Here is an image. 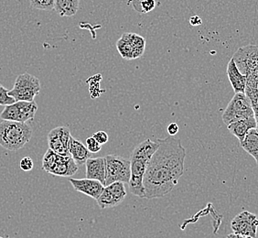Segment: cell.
Masks as SVG:
<instances>
[{"label":"cell","mask_w":258,"mask_h":238,"mask_svg":"<svg viewBox=\"0 0 258 238\" xmlns=\"http://www.w3.org/2000/svg\"><path fill=\"white\" fill-rule=\"evenodd\" d=\"M159 149L150 159L144 177L145 198H161L169 194L183 175L186 149L180 139L169 136L157 140Z\"/></svg>","instance_id":"cell-1"},{"label":"cell","mask_w":258,"mask_h":238,"mask_svg":"<svg viewBox=\"0 0 258 238\" xmlns=\"http://www.w3.org/2000/svg\"><path fill=\"white\" fill-rule=\"evenodd\" d=\"M240 72L246 75L245 94L249 97L254 112L258 129V46L240 48L233 56Z\"/></svg>","instance_id":"cell-2"},{"label":"cell","mask_w":258,"mask_h":238,"mask_svg":"<svg viewBox=\"0 0 258 238\" xmlns=\"http://www.w3.org/2000/svg\"><path fill=\"white\" fill-rule=\"evenodd\" d=\"M158 149L159 143L148 139L138 145L131 154V176L128 186L130 193L135 196L145 198V173L150 159Z\"/></svg>","instance_id":"cell-3"},{"label":"cell","mask_w":258,"mask_h":238,"mask_svg":"<svg viewBox=\"0 0 258 238\" xmlns=\"http://www.w3.org/2000/svg\"><path fill=\"white\" fill-rule=\"evenodd\" d=\"M32 133L27 123L3 120L0 122V146L10 151L20 150L30 141Z\"/></svg>","instance_id":"cell-4"},{"label":"cell","mask_w":258,"mask_h":238,"mask_svg":"<svg viewBox=\"0 0 258 238\" xmlns=\"http://www.w3.org/2000/svg\"><path fill=\"white\" fill-rule=\"evenodd\" d=\"M42 169L46 172L59 177H72L79 169L71 156H60L48 149L42 159Z\"/></svg>","instance_id":"cell-5"},{"label":"cell","mask_w":258,"mask_h":238,"mask_svg":"<svg viewBox=\"0 0 258 238\" xmlns=\"http://www.w3.org/2000/svg\"><path fill=\"white\" fill-rule=\"evenodd\" d=\"M105 159V186L114 183L129 184L131 169L130 160L119 155H107Z\"/></svg>","instance_id":"cell-6"},{"label":"cell","mask_w":258,"mask_h":238,"mask_svg":"<svg viewBox=\"0 0 258 238\" xmlns=\"http://www.w3.org/2000/svg\"><path fill=\"white\" fill-rule=\"evenodd\" d=\"M254 117L253 106L245 94H235L223 114V121L226 126L239 120Z\"/></svg>","instance_id":"cell-7"},{"label":"cell","mask_w":258,"mask_h":238,"mask_svg":"<svg viewBox=\"0 0 258 238\" xmlns=\"http://www.w3.org/2000/svg\"><path fill=\"white\" fill-rule=\"evenodd\" d=\"M40 82L34 75L23 74L17 77L15 85L9 92L11 97L17 101L32 102L34 98L40 94Z\"/></svg>","instance_id":"cell-8"},{"label":"cell","mask_w":258,"mask_h":238,"mask_svg":"<svg viewBox=\"0 0 258 238\" xmlns=\"http://www.w3.org/2000/svg\"><path fill=\"white\" fill-rule=\"evenodd\" d=\"M37 110L38 104L35 101H17L14 104L5 106V108L0 114V118L7 121L26 123L29 120L34 119Z\"/></svg>","instance_id":"cell-9"},{"label":"cell","mask_w":258,"mask_h":238,"mask_svg":"<svg viewBox=\"0 0 258 238\" xmlns=\"http://www.w3.org/2000/svg\"><path fill=\"white\" fill-rule=\"evenodd\" d=\"M231 227L234 233H238L247 237L256 238L257 217L255 214L248 211H243L232 220Z\"/></svg>","instance_id":"cell-10"},{"label":"cell","mask_w":258,"mask_h":238,"mask_svg":"<svg viewBox=\"0 0 258 238\" xmlns=\"http://www.w3.org/2000/svg\"><path fill=\"white\" fill-rule=\"evenodd\" d=\"M126 196V191L123 183H114L105 186L99 198L96 200L101 209L113 208L121 204Z\"/></svg>","instance_id":"cell-11"},{"label":"cell","mask_w":258,"mask_h":238,"mask_svg":"<svg viewBox=\"0 0 258 238\" xmlns=\"http://www.w3.org/2000/svg\"><path fill=\"white\" fill-rule=\"evenodd\" d=\"M71 132L68 128L58 127L50 130L48 134L49 148L60 156H70L69 141Z\"/></svg>","instance_id":"cell-12"},{"label":"cell","mask_w":258,"mask_h":238,"mask_svg":"<svg viewBox=\"0 0 258 238\" xmlns=\"http://www.w3.org/2000/svg\"><path fill=\"white\" fill-rule=\"evenodd\" d=\"M70 183L73 185L75 191L85 194L91 198L97 200L104 191V185L96 180L92 178H70Z\"/></svg>","instance_id":"cell-13"},{"label":"cell","mask_w":258,"mask_h":238,"mask_svg":"<svg viewBox=\"0 0 258 238\" xmlns=\"http://www.w3.org/2000/svg\"><path fill=\"white\" fill-rule=\"evenodd\" d=\"M227 75L235 94H241V93L245 94V88H246V83H247L246 75H243L240 72L233 58L230 60L227 65Z\"/></svg>","instance_id":"cell-14"},{"label":"cell","mask_w":258,"mask_h":238,"mask_svg":"<svg viewBox=\"0 0 258 238\" xmlns=\"http://www.w3.org/2000/svg\"><path fill=\"white\" fill-rule=\"evenodd\" d=\"M86 178L96 180L105 187V159L104 157L90 158L86 163Z\"/></svg>","instance_id":"cell-15"},{"label":"cell","mask_w":258,"mask_h":238,"mask_svg":"<svg viewBox=\"0 0 258 238\" xmlns=\"http://www.w3.org/2000/svg\"><path fill=\"white\" fill-rule=\"evenodd\" d=\"M69 154L78 166L86 163L87 159L91 158V152L81 140H77L71 136L69 141Z\"/></svg>","instance_id":"cell-16"},{"label":"cell","mask_w":258,"mask_h":238,"mask_svg":"<svg viewBox=\"0 0 258 238\" xmlns=\"http://www.w3.org/2000/svg\"><path fill=\"white\" fill-rule=\"evenodd\" d=\"M227 129L230 133L237 138L240 143H242L251 129H257V123L255 117L243 119L228 125Z\"/></svg>","instance_id":"cell-17"},{"label":"cell","mask_w":258,"mask_h":238,"mask_svg":"<svg viewBox=\"0 0 258 238\" xmlns=\"http://www.w3.org/2000/svg\"><path fill=\"white\" fill-rule=\"evenodd\" d=\"M80 0H55L54 10L61 17H73L79 10Z\"/></svg>","instance_id":"cell-18"},{"label":"cell","mask_w":258,"mask_h":238,"mask_svg":"<svg viewBox=\"0 0 258 238\" xmlns=\"http://www.w3.org/2000/svg\"><path fill=\"white\" fill-rule=\"evenodd\" d=\"M240 144L247 153L253 156L258 165V129H251L243 142Z\"/></svg>","instance_id":"cell-19"},{"label":"cell","mask_w":258,"mask_h":238,"mask_svg":"<svg viewBox=\"0 0 258 238\" xmlns=\"http://www.w3.org/2000/svg\"><path fill=\"white\" fill-rule=\"evenodd\" d=\"M121 39L129 42L134 49V59L141 57L145 51L146 47V40L140 35L135 33H124L122 35Z\"/></svg>","instance_id":"cell-20"},{"label":"cell","mask_w":258,"mask_h":238,"mask_svg":"<svg viewBox=\"0 0 258 238\" xmlns=\"http://www.w3.org/2000/svg\"><path fill=\"white\" fill-rule=\"evenodd\" d=\"M132 6L137 12L145 14L154 10L157 2L156 0H132Z\"/></svg>","instance_id":"cell-21"},{"label":"cell","mask_w":258,"mask_h":238,"mask_svg":"<svg viewBox=\"0 0 258 238\" xmlns=\"http://www.w3.org/2000/svg\"><path fill=\"white\" fill-rule=\"evenodd\" d=\"M116 48L119 51L120 55L125 60H134V49L131 44L120 38L116 42Z\"/></svg>","instance_id":"cell-22"},{"label":"cell","mask_w":258,"mask_h":238,"mask_svg":"<svg viewBox=\"0 0 258 238\" xmlns=\"http://www.w3.org/2000/svg\"><path fill=\"white\" fill-rule=\"evenodd\" d=\"M30 6L36 10L50 11L54 10L55 0H30Z\"/></svg>","instance_id":"cell-23"},{"label":"cell","mask_w":258,"mask_h":238,"mask_svg":"<svg viewBox=\"0 0 258 238\" xmlns=\"http://www.w3.org/2000/svg\"><path fill=\"white\" fill-rule=\"evenodd\" d=\"M10 90L5 88L0 84V105H10L16 103V100L9 94Z\"/></svg>","instance_id":"cell-24"},{"label":"cell","mask_w":258,"mask_h":238,"mask_svg":"<svg viewBox=\"0 0 258 238\" xmlns=\"http://www.w3.org/2000/svg\"><path fill=\"white\" fill-rule=\"evenodd\" d=\"M85 146L87 149L89 150L91 153H98L101 149H102V145H100L95 139L94 137H90L88 139H86L85 141Z\"/></svg>","instance_id":"cell-25"},{"label":"cell","mask_w":258,"mask_h":238,"mask_svg":"<svg viewBox=\"0 0 258 238\" xmlns=\"http://www.w3.org/2000/svg\"><path fill=\"white\" fill-rule=\"evenodd\" d=\"M20 167L24 171H30L34 167L33 160L30 157H25L20 160Z\"/></svg>","instance_id":"cell-26"},{"label":"cell","mask_w":258,"mask_h":238,"mask_svg":"<svg viewBox=\"0 0 258 238\" xmlns=\"http://www.w3.org/2000/svg\"><path fill=\"white\" fill-rule=\"evenodd\" d=\"M93 137H94V139L99 143L100 145H104L105 143H107V141H108V135L106 132H104V131H98V132H96L95 134L93 135Z\"/></svg>","instance_id":"cell-27"},{"label":"cell","mask_w":258,"mask_h":238,"mask_svg":"<svg viewBox=\"0 0 258 238\" xmlns=\"http://www.w3.org/2000/svg\"><path fill=\"white\" fill-rule=\"evenodd\" d=\"M179 128L178 124H176V123H170V124L169 125V127H168V129H167V131H168L169 136L174 137L175 135L179 132Z\"/></svg>","instance_id":"cell-28"},{"label":"cell","mask_w":258,"mask_h":238,"mask_svg":"<svg viewBox=\"0 0 258 238\" xmlns=\"http://www.w3.org/2000/svg\"><path fill=\"white\" fill-rule=\"evenodd\" d=\"M189 23H190V25L194 26V27H197V26L202 24V20L200 19V17H198V16H194V17H191L189 19Z\"/></svg>","instance_id":"cell-29"},{"label":"cell","mask_w":258,"mask_h":238,"mask_svg":"<svg viewBox=\"0 0 258 238\" xmlns=\"http://www.w3.org/2000/svg\"><path fill=\"white\" fill-rule=\"evenodd\" d=\"M227 238H250L247 237V236H243V235H241V234H238V233H230L227 235Z\"/></svg>","instance_id":"cell-30"},{"label":"cell","mask_w":258,"mask_h":238,"mask_svg":"<svg viewBox=\"0 0 258 238\" xmlns=\"http://www.w3.org/2000/svg\"><path fill=\"white\" fill-rule=\"evenodd\" d=\"M0 238H3V237H1V236H0Z\"/></svg>","instance_id":"cell-31"}]
</instances>
